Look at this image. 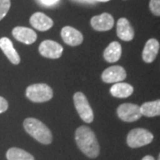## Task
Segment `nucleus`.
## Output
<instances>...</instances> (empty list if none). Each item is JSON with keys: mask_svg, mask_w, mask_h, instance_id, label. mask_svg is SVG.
Returning <instances> with one entry per match:
<instances>
[{"mask_svg": "<svg viewBox=\"0 0 160 160\" xmlns=\"http://www.w3.org/2000/svg\"><path fill=\"white\" fill-rule=\"evenodd\" d=\"M39 1L43 6H55L60 0H39Z\"/></svg>", "mask_w": 160, "mask_h": 160, "instance_id": "23", "label": "nucleus"}, {"mask_svg": "<svg viewBox=\"0 0 160 160\" xmlns=\"http://www.w3.org/2000/svg\"><path fill=\"white\" fill-rule=\"evenodd\" d=\"M39 52L42 56L50 59H58L62 56L63 47L52 40H45L39 46Z\"/></svg>", "mask_w": 160, "mask_h": 160, "instance_id": "7", "label": "nucleus"}, {"mask_svg": "<svg viewBox=\"0 0 160 160\" xmlns=\"http://www.w3.org/2000/svg\"><path fill=\"white\" fill-rule=\"evenodd\" d=\"M0 48L12 64L17 65L20 63L21 58L19 56L17 51L14 49L12 41L8 38H0Z\"/></svg>", "mask_w": 160, "mask_h": 160, "instance_id": "15", "label": "nucleus"}, {"mask_svg": "<svg viewBox=\"0 0 160 160\" xmlns=\"http://www.w3.org/2000/svg\"><path fill=\"white\" fill-rule=\"evenodd\" d=\"M29 22L33 28L39 31H46L51 29L53 25L51 18L43 12H35L29 19Z\"/></svg>", "mask_w": 160, "mask_h": 160, "instance_id": "12", "label": "nucleus"}, {"mask_svg": "<svg viewBox=\"0 0 160 160\" xmlns=\"http://www.w3.org/2000/svg\"><path fill=\"white\" fill-rule=\"evenodd\" d=\"M12 33L15 39L26 45L33 44L38 38L37 33L33 29L26 27H16L12 29Z\"/></svg>", "mask_w": 160, "mask_h": 160, "instance_id": "11", "label": "nucleus"}, {"mask_svg": "<svg viewBox=\"0 0 160 160\" xmlns=\"http://www.w3.org/2000/svg\"><path fill=\"white\" fill-rule=\"evenodd\" d=\"M8 109V102L5 98L0 96V114L6 111Z\"/></svg>", "mask_w": 160, "mask_h": 160, "instance_id": "22", "label": "nucleus"}, {"mask_svg": "<svg viewBox=\"0 0 160 160\" xmlns=\"http://www.w3.org/2000/svg\"><path fill=\"white\" fill-rule=\"evenodd\" d=\"M72 2L78 3V4H84V5H93L95 3L94 0H71Z\"/></svg>", "mask_w": 160, "mask_h": 160, "instance_id": "24", "label": "nucleus"}, {"mask_svg": "<svg viewBox=\"0 0 160 160\" xmlns=\"http://www.w3.org/2000/svg\"><path fill=\"white\" fill-rule=\"evenodd\" d=\"M140 108L142 115L145 117L153 118L160 116V100L143 103L142 106H140Z\"/></svg>", "mask_w": 160, "mask_h": 160, "instance_id": "18", "label": "nucleus"}, {"mask_svg": "<svg viewBox=\"0 0 160 160\" xmlns=\"http://www.w3.org/2000/svg\"><path fill=\"white\" fill-rule=\"evenodd\" d=\"M117 113L120 119L125 122H134L142 116L140 106L132 103L121 104L117 109Z\"/></svg>", "mask_w": 160, "mask_h": 160, "instance_id": "6", "label": "nucleus"}, {"mask_svg": "<svg viewBox=\"0 0 160 160\" xmlns=\"http://www.w3.org/2000/svg\"><path fill=\"white\" fill-rule=\"evenodd\" d=\"M61 35L63 41L67 45L71 46H79L84 39L83 35L81 34L80 31L69 26H66L62 28L61 31Z\"/></svg>", "mask_w": 160, "mask_h": 160, "instance_id": "10", "label": "nucleus"}, {"mask_svg": "<svg viewBox=\"0 0 160 160\" xmlns=\"http://www.w3.org/2000/svg\"><path fill=\"white\" fill-rule=\"evenodd\" d=\"M159 43L158 41L155 38H150L149 39L145 46L143 48L142 51V59L146 63H151L155 61L157 57L158 51H159Z\"/></svg>", "mask_w": 160, "mask_h": 160, "instance_id": "14", "label": "nucleus"}, {"mask_svg": "<svg viewBox=\"0 0 160 160\" xmlns=\"http://www.w3.org/2000/svg\"><path fill=\"white\" fill-rule=\"evenodd\" d=\"M149 9L156 16H160V0H150Z\"/></svg>", "mask_w": 160, "mask_h": 160, "instance_id": "21", "label": "nucleus"}, {"mask_svg": "<svg viewBox=\"0 0 160 160\" xmlns=\"http://www.w3.org/2000/svg\"><path fill=\"white\" fill-rule=\"evenodd\" d=\"M91 26L97 31H107L113 28L114 18L109 13L104 12L91 19Z\"/></svg>", "mask_w": 160, "mask_h": 160, "instance_id": "9", "label": "nucleus"}, {"mask_svg": "<svg viewBox=\"0 0 160 160\" xmlns=\"http://www.w3.org/2000/svg\"><path fill=\"white\" fill-rule=\"evenodd\" d=\"M122 54V47L118 42H111L107 48L104 50L103 57L106 62L109 63H113L118 62Z\"/></svg>", "mask_w": 160, "mask_h": 160, "instance_id": "16", "label": "nucleus"}, {"mask_svg": "<svg viewBox=\"0 0 160 160\" xmlns=\"http://www.w3.org/2000/svg\"><path fill=\"white\" fill-rule=\"evenodd\" d=\"M153 134L148 130L144 128H135L129 132L126 142L130 148L136 149L148 145L153 141Z\"/></svg>", "mask_w": 160, "mask_h": 160, "instance_id": "3", "label": "nucleus"}, {"mask_svg": "<svg viewBox=\"0 0 160 160\" xmlns=\"http://www.w3.org/2000/svg\"><path fill=\"white\" fill-rule=\"evenodd\" d=\"M158 160H160V154H159V156H158Z\"/></svg>", "mask_w": 160, "mask_h": 160, "instance_id": "27", "label": "nucleus"}, {"mask_svg": "<svg viewBox=\"0 0 160 160\" xmlns=\"http://www.w3.org/2000/svg\"><path fill=\"white\" fill-rule=\"evenodd\" d=\"M74 104L79 117L86 123H92L93 120V111L87 101L86 96L81 92L74 94Z\"/></svg>", "mask_w": 160, "mask_h": 160, "instance_id": "5", "label": "nucleus"}, {"mask_svg": "<svg viewBox=\"0 0 160 160\" xmlns=\"http://www.w3.org/2000/svg\"><path fill=\"white\" fill-rule=\"evenodd\" d=\"M95 2L97 1V2H108V1H109V0H94Z\"/></svg>", "mask_w": 160, "mask_h": 160, "instance_id": "26", "label": "nucleus"}, {"mask_svg": "<svg viewBox=\"0 0 160 160\" xmlns=\"http://www.w3.org/2000/svg\"><path fill=\"white\" fill-rule=\"evenodd\" d=\"M75 140L78 149L90 158H95L100 154V145L94 132L86 126H79L75 132Z\"/></svg>", "mask_w": 160, "mask_h": 160, "instance_id": "1", "label": "nucleus"}, {"mask_svg": "<svg viewBox=\"0 0 160 160\" xmlns=\"http://www.w3.org/2000/svg\"><path fill=\"white\" fill-rule=\"evenodd\" d=\"M126 78V72L125 69L121 66H111L106 69L102 74V79L103 82L108 84L119 83L125 80Z\"/></svg>", "mask_w": 160, "mask_h": 160, "instance_id": "8", "label": "nucleus"}, {"mask_svg": "<svg viewBox=\"0 0 160 160\" xmlns=\"http://www.w3.org/2000/svg\"><path fill=\"white\" fill-rule=\"evenodd\" d=\"M52 90L46 84H34L26 89V96L34 102H45L52 98Z\"/></svg>", "mask_w": 160, "mask_h": 160, "instance_id": "4", "label": "nucleus"}, {"mask_svg": "<svg viewBox=\"0 0 160 160\" xmlns=\"http://www.w3.org/2000/svg\"><path fill=\"white\" fill-rule=\"evenodd\" d=\"M7 160H35L34 157L19 148H11L6 152Z\"/></svg>", "mask_w": 160, "mask_h": 160, "instance_id": "19", "label": "nucleus"}, {"mask_svg": "<svg viewBox=\"0 0 160 160\" xmlns=\"http://www.w3.org/2000/svg\"><path fill=\"white\" fill-rule=\"evenodd\" d=\"M132 92L133 87L127 83H115V85L110 88V93L112 94V96L120 99L129 97L132 94Z\"/></svg>", "mask_w": 160, "mask_h": 160, "instance_id": "17", "label": "nucleus"}, {"mask_svg": "<svg viewBox=\"0 0 160 160\" xmlns=\"http://www.w3.org/2000/svg\"><path fill=\"white\" fill-rule=\"evenodd\" d=\"M23 127L30 136L42 144L47 145L52 141V135L50 129L40 120L28 118L23 122Z\"/></svg>", "mask_w": 160, "mask_h": 160, "instance_id": "2", "label": "nucleus"}, {"mask_svg": "<svg viewBox=\"0 0 160 160\" xmlns=\"http://www.w3.org/2000/svg\"><path fill=\"white\" fill-rule=\"evenodd\" d=\"M11 6L10 0H0V21L7 14Z\"/></svg>", "mask_w": 160, "mask_h": 160, "instance_id": "20", "label": "nucleus"}, {"mask_svg": "<svg viewBox=\"0 0 160 160\" xmlns=\"http://www.w3.org/2000/svg\"><path fill=\"white\" fill-rule=\"evenodd\" d=\"M142 160H155V158L152 156H149V155H148V156H145Z\"/></svg>", "mask_w": 160, "mask_h": 160, "instance_id": "25", "label": "nucleus"}, {"mask_svg": "<svg viewBox=\"0 0 160 160\" xmlns=\"http://www.w3.org/2000/svg\"><path fill=\"white\" fill-rule=\"evenodd\" d=\"M117 34L123 41H131L134 38V30L129 21L126 18H120L117 23Z\"/></svg>", "mask_w": 160, "mask_h": 160, "instance_id": "13", "label": "nucleus"}]
</instances>
